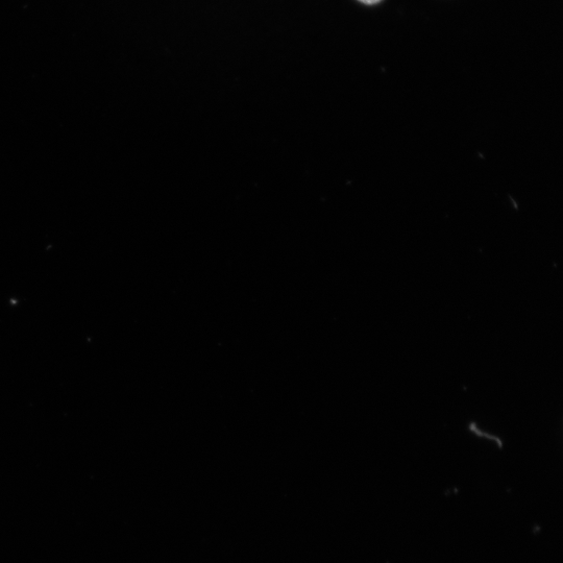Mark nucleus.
<instances>
[{"label":"nucleus","mask_w":563,"mask_h":563,"mask_svg":"<svg viewBox=\"0 0 563 563\" xmlns=\"http://www.w3.org/2000/svg\"><path fill=\"white\" fill-rule=\"evenodd\" d=\"M359 3L366 6H375L383 2V0H358Z\"/></svg>","instance_id":"nucleus-1"}]
</instances>
